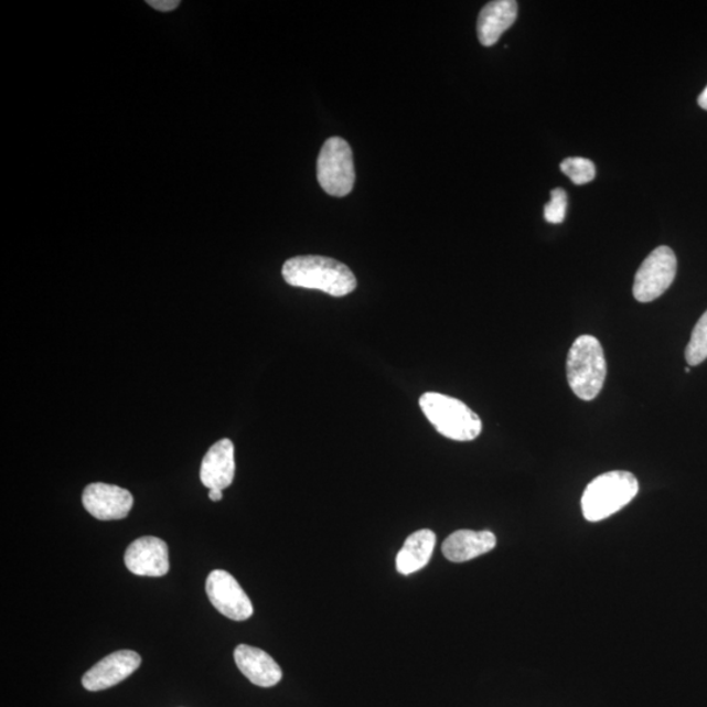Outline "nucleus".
Instances as JSON below:
<instances>
[{"mask_svg": "<svg viewBox=\"0 0 707 707\" xmlns=\"http://www.w3.org/2000/svg\"><path fill=\"white\" fill-rule=\"evenodd\" d=\"M287 283L299 289L319 290L342 298L356 289V278L349 266L323 256H298L282 268Z\"/></svg>", "mask_w": 707, "mask_h": 707, "instance_id": "f257e3e1", "label": "nucleus"}, {"mask_svg": "<svg viewBox=\"0 0 707 707\" xmlns=\"http://www.w3.org/2000/svg\"><path fill=\"white\" fill-rule=\"evenodd\" d=\"M566 371L570 388L580 400L597 398L607 379V361L599 340L580 335L567 355Z\"/></svg>", "mask_w": 707, "mask_h": 707, "instance_id": "f03ea898", "label": "nucleus"}, {"mask_svg": "<svg viewBox=\"0 0 707 707\" xmlns=\"http://www.w3.org/2000/svg\"><path fill=\"white\" fill-rule=\"evenodd\" d=\"M640 482L635 475L625 471H612L592 480L582 496L583 516L597 523L619 513L635 499Z\"/></svg>", "mask_w": 707, "mask_h": 707, "instance_id": "7ed1b4c3", "label": "nucleus"}, {"mask_svg": "<svg viewBox=\"0 0 707 707\" xmlns=\"http://www.w3.org/2000/svg\"><path fill=\"white\" fill-rule=\"evenodd\" d=\"M419 406L426 418L443 437L457 442H471L480 437L481 418L458 398L427 392L419 398Z\"/></svg>", "mask_w": 707, "mask_h": 707, "instance_id": "20e7f679", "label": "nucleus"}, {"mask_svg": "<svg viewBox=\"0 0 707 707\" xmlns=\"http://www.w3.org/2000/svg\"><path fill=\"white\" fill-rule=\"evenodd\" d=\"M318 180L333 197H346L355 182L353 151L345 139H328L318 159Z\"/></svg>", "mask_w": 707, "mask_h": 707, "instance_id": "39448f33", "label": "nucleus"}, {"mask_svg": "<svg viewBox=\"0 0 707 707\" xmlns=\"http://www.w3.org/2000/svg\"><path fill=\"white\" fill-rule=\"evenodd\" d=\"M677 271L675 251L666 245L657 247L642 263L636 271L633 293L641 303L654 302L674 283Z\"/></svg>", "mask_w": 707, "mask_h": 707, "instance_id": "423d86ee", "label": "nucleus"}, {"mask_svg": "<svg viewBox=\"0 0 707 707\" xmlns=\"http://www.w3.org/2000/svg\"><path fill=\"white\" fill-rule=\"evenodd\" d=\"M206 592L216 611L234 621H245L254 614V604L247 594L231 576L224 570L210 572L206 580Z\"/></svg>", "mask_w": 707, "mask_h": 707, "instance_id": "0eeeda50", "label": "nucleus"}, {"mask_svg": "<svg viewBox=\"0 0 707 707\" xmlns=\"http://www.w3.org/2000/svg\"><path fill=\"white\" fill-rule=\"evenodd\" d=\"M82 502L87 513L103 522L125 519L135 506L129 490L103 482L84 489Z\"/></svg>", "mask_w": 707, "mask_h": 707, "instance_id": "6e6552de", "label": "nucleus"}, {"mask_svg": "<svg viewBox=\"0 0 707 707\" xmlns=\"http://www.w3.org/2000/svg\"><path fill=\"white\" fill-rule=\"evenodd\" d=\"M142 657L136 651L121 650L105 656L82 678L83 687L89 692H100L115 687L141 667Z\"/></svg>", "mask_w": 707, "mask_h": 707, "instance_id": "1a4fd4ad", "label": "nucleus"}, {"mask_svg": "<svg viewBox=\"0 0 707 707\" xmlns=\"http://www.w3.org/2000/svg\"><path fill=\"white\" fill-rule=\"evenodd\" d=\"M125 565L139 577H164L170 571V551L162 538L144 536L125 551Z\"/></svg>", "mask_w": 707, "mask_h": 707, "instance_id": "9d476101", "label": "nucleus"}, {"mask_svg": "<svg viewBox=\"0 0 707 707\" xmlns=\"http://www.w3.org/2000/svg\"><path fill=\"white\" fill-rule=\"evenodd\" d=\"M235 446L233 440L221 439L202 460L201 482L207 489H227L235 479Z\"/></svg>", "mask_w": 707, "mask_h": 707, "instance_id": "9b49d317", "label": "nucleus"}, {"mask_svg": "<svg viewBox=\"0 0 707 707\" xmlns=\"http://www.w3.org/2000/svg\"><path fill=\"white\" fill-rule=\"evenodd\" d=\"M234 656L242 674L257 687L271 688L282 681L281 667L264 650L239 645L235 649Z\"/></svg>", "mask_w": 707, "mask_h": 707, "instance_id": "f8f14e48", "label": "nucleus"}, {"mask_svg": "<svg viewBox=\"0 0 707 707\" xmlns=\"http://www.w3.org/2000/svg\"><path fill=\"white\" fill-rule=\"evenodd\" d=\"M495 545L493 532L460 529L446 538L442 551L448 561L461 564L492 551Z\"/></svg>", "mask_w": 707, "mask_h": 707, "instance_id": "ddd939ff", "label": "nucleus"}, {"mask_svg": "<svg viewBox=\"0 0 707 707\" xmlns=\"http://www.w3.org/2000/svg\"><path fill=\"white\" fill-rule=\"evenodd\" d=\"M517 18L515 0H495L481 10L478 34L482 45L490 47L500 41L503 33L513 26Z\"/></svg>", "mask_w": 707, "mask_h": 707, "instance_id": "4468645a", "label": "nucleus"}, {"mask_svg": "<svg viewBox=\"0 0 707 707\" xmlns=\"http://www.w3.org/2000/svg\"><path fill=\"white\" fill-rule=\"evenodd\" d=\"M437 536L431 529H421L411 534L398 551L396 569L403 576H410L430 563L433 549H436Z\"/></svg>", "mask_w": 707, "mask_h": 707, "instance_id": "2eb2a0df", "label": "nucleus"}, {"mask_svg": "<svg viewBox=\"0 0 707 707\" xmlns=\"http://www.w3.org/2000/svg\"><path fill=\"white\" fill-rule=\"evenodd\" d=\"M685 360L689 366H698L707 360V311L693 329L689 344L685 349Z\"/></svg>", "mask_w": 707, "mask_h": 707, "instance_id": "dca6fc26", "label": "nucleus"}, {"mask_svg": "<svg viewBox=\"0 0 707 707\" xmlns=\"http://www.w3.org/2000/svg\"><path fill=\"white\" fill-rule=\"evenodd\" d=\"M561 171L574 184L585 185L597 176V167L585 158H567L561 163Z\"/></svg>", "mask_w": 707, "mask_h": 707, "instance_id": "f3484780", "label": "nucleus"}, {"mask_svg": "<svg viewBox=\"0 0 707 707\" xmlns=\"http://www.w3.org/2000/svg\"><path fill=\"white\" fill-rule=\"evenodd\" d=\"M567 194L563 188L553 189L550 201L544 208V218L551 224L563 223L566 218Z\"/></svg>", "mask_w": 707, "mask_h": 707, "instance_id": "a211bd4d", "label": "nucleus"}, {"mask_svg": "<svg viewBox=\"0 0 707 707\" xmlns=\"http://www.w3.org/2000/svg\"><path fill=\"white\" fill-rule=\"evenodd\" d=\"M147 4L151 6L152 9L162 12H170L176 10L181 4L180 0H149Z\"/></svg>", "mask_w": 707, "mask_h": 707, "instance_id": "6ab92c4d", "label": "nucleus"}, {"mask_svg": "<svg viewBox=\"0 0 707 707\" xmlns=\"http://www.w3.org/2000/svg\"><path fill=\"white\" fill-rule=\"evenodd\" d=\"M208 499L212 500L213 502L222 501V499H223V490H219V489L210 490Z\"/></svg>", "mask_w": 707, "mask_h": 707, "instance_id": "aec40b11", "label": "nucleus"}, {"mask_svg": "<svg viewBox=\"0 0 707 707\" xmlns=\"http://www.w3.org/2000/svg\"><path fill=\"white\" fill-rule=\"evenodd\" d=\"M698 105L703 109L707 110V87L704 89V93L699 95Z\"/></svg>", "mask_w": 707, "mask_h": 707, "instance_id": "412c9836", "label": "nucleus"}]
</instances>
